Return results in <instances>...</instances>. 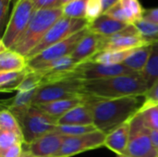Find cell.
<instances>
[{
	"label": "cell",
	"mask_w": 158,
	"mask_h": 157,
	"mask_svg": "<svg viewBox=\"0 0 158 157\" xmlns=\"http://www.w3.org/2000/svg\"><path fill=\"white\" fill-rule=\"evenodd\" d=\"M143 96H129L110 100H99L88 96L86 103L94 115L95 128L105 134L131 121L140 111Z\"/></svg>",
	"instance_id": "obj_1"
},
{
	"label": "cell",
	"mask_w": 158,
	"mask_h": 157,
	"mask_svg": "<svg viewBox=\"0 0 158 157\" xmlns=\"http://www.w3.org/2000/svg\"><path fill=\"white\" fill-rule=\"evenodd\" d=\"M148 89V84L142 73L82 81L84 94L99 100L143 96Z\"/></svg>",
	"instance_id": "obj_2"
},
{
	"label": "cell",
	"mask_w": 158,
	"mask_h": 157,
	"mask_svg": "<svg viewBox=\"0 0 158 157\" xmlns=\"http://www.w3.org/2000/svg\"><path fill=\"white\" fill-rule=\"evenodd\" d=\"M62 17V7L36 10L26 31L12 50L27 58L28 55L40 43L53 25Z\"/></svg>",
	"instance_id": "obj_3"
},
{
	"label": "cell",
	"mask_w": 158,
	"mask_h": 157,
	"mask_svg": "<svg viewBox=\"0 0 158 157\" xmlns=\"http://www.w3.org/2000/svg\"><path fill=\"white\" fill-rule=\"evenodd\" d=\"M12 114L19 123L24 144H30L38 138L54 131L57 126V119L43 112L35 105Z\"/></svg>",
	"instance_id": "obj_4"
},
{
	"label": "cell",
	"mask_w": 158,
	"mask_h": 157,
	"mask_svg": "<svg viewBox=\"0 0 158 157\" xmlns=\"http://www.w3.org/2000/svg\"><path fill=\"white\" fill-rule=\"evenodd\" d=\"M35 11L31 0H19L13 6L8 23L0 41L7 49H13L19 41Z\"/></svg>",
	"instance_id": "obj_5"
},
{
	"label": "cell",
	"mask_w": 158,
	"mask_h": 157,
	"mask_svg": "<svg viewBox=\"0 0 158 157\" xmlns=\"http://www.w3.org/2000/svg\"><path fill=\"white\" fill-rule=\"evenodd\" d=\"M88 24L89 22L85 19H70L63 16L53 25L40 43L28 55L27 60L54 44L68 39L78 31L86 29Z\"/></svg>",
	"instance_id": "obj_6"
},
{
	"label": "cell",
	"mask_w": 158,
	"mask_h": 157,
	"mask_svg": "<svg viewBox=\"0 0 158 157\" xmlns=\"http://www.w3.org/2000/svg\"><path fill=\"white\" fill-rule=\"evenodd\" d=\"M82 81L65 80L41 85L37 88L32 100V105H39L62 99L84 97Z\"/></svg>",
	"instance_id": "obj_7"
},
{
	"label": "cell",
	"mask_w": 158,
	"mask_h": 157,
	"mask_svg": "<svg viewBox=\"0 0 158 157\" xmlns=\"http://www.w3.org/2000/svg\"><path fill=\"white\" fill-rule=\"evenodd\" d=\"M131 157H158V151L152 143L150 130L138 113L131 120L130 141L126 155Z\"/></svg>",
	"instance_id": "obj_8"
},
{
	"label": "cell",
	"mask_w": 158,
	"mask_h": 157,
	"mask_svg": "<svg viewBox=\"0 0 158 157\" xmlns=\"http://www.w3.org/2000/svg\"><path fill=\"white\" fill-rule=\"evenodd\" d=\"M88 29L78 31L68 39L54 44L53 46L45 49L42 53L28 59V68L31 70H41L49 63L57 60L61 57L70 56L77 47L81 40L88 32Z\"/></svg>",
	"instance_id": "obj_9"
},
{
	"label": "cell",
	"mask_w": 158,
	"mask_h": 157,
	"mask_svg": "<svg viewBox=\"0 0 158 157\" xmlns=\"http://www.w3.org/2000/svg\"><path fill=\"white\" fill-rule=\"evenodd\" d=\"M136 73L127 68L126 66L119 65H104L86 61L79 64L72 71L70 80H76L80 81H89L101 80L106 78H111L121 75H129Z\"/></svg>",
	"instance_id": "obj_10"
},
{
	"label": "cell",
	"mask_w": 158,
	"mask_h": 157,
	"mask_svg": "<svg viewBox=\"0 0 158 157\" xmlns=\"http://www.w3.org/2000/svg\"><path fill=\"white\" fill-rule=\"evenodd\" d=\"M148 43L142 36L138 28L131 24L119 32L108 36H102L100 52L127 51L145 46Z\"/></svg>",
	"instance_id": "obj_11"
},
{
	"label": "cell",
	"mask_w": 158,
	"mask_h": 157,
	"mask_svg": "<svg viewBox=\"0 0 158 157\" xmlns=\"http://www.w3.org/2000/svg\"><path fill=\"white\" fill-rule=\"evenodd\" d=\"M106 137V134L98 130L83 135L65 137L61 149L55 157H71L100 148L104 146Z\"/></svg>",
	"instance_id": "obj_12"
},
{
	"label": "cell",
	"mask_w": 158,
	"mask_h": 157,
	"mask_svg": "<svg viewBox=\"0 0 158 157\" xmlns=\"http://www.w3.org/2000/svg\"><path fill=\"white\" fill-rule=\"evenodd\" d=\"M64 140L65 136L54 130L30 144H25L26 150L33 157H55L61 149Z\"/></svg>",
	"instance_id": "obj_13"
},
{
	"label": "cell",
	"mask_w": 158,
	"mask_h": 157,
	"mask_svg": "<svg viewBox=\"0 0 158 157\" xmlns=\"http://www.w3.org/2000/svg\"><path fill=\"white\" fill-rule=\"evenodd\" d=\"M102 36L88 31L70 55L79 64L88 61L100 52Z\"/></svg>",
	"instance_id": "obj_14"
},
{
	"label": "cell",
	"mask_w": 158,
	"mask_h": 157,
	"mask_svg": "<svg viewBox=\"0 0 158 157\" xmlns=\"http://www.w3.org/2000/svg\"><path fill=\"white\" fill-rule=\"evenodd\" d=\"M131 121L112 130L106 137L104 146L117 155H126L130 141Z\"/></svg>",
	"instance_id": "obj_15"
},
{
	"label": "cell",
	"mask_w": 158,
	"mask_h": 157,
	"mask_svg": "<svg viewBox=\"0 0 158 157\" xmlns=\"http://www.w3.org/2000/svg\"><path fill=\"white\" fill-rule=\"evenodd\" d=\"M128 26L129 24L120 22L106 14H103L94 21L89 22L87 29L90 32L94 34L103 37H108L119 32L120 31L126 29Z\"/></svg>",
	"instance_id": "obj_16"
},
{
	"label": "cell",
	"mask_w": 158,
	"mask_h": 157,
	"mask_svg": "<svg viewBox=\"0 0 158 157\" xmlns=\"http://www.w3.org/2000/svg\"><path fill=\"white\" fill-rule=\"evenodd\" d=\"M57 125H76L92 126L94 124V115L90 105L85 102L57 119Z\"/></svg>",
	"instance_id": "obj_17"
},
{
	"label": "cell",
	"mask_w": 158,
	"mask_h": 157,
	"mask_svg": "<svg viewBox=\"0 0 158 157\" xmlns=\"http://www.w3.org/2000/svg\"><path fill=\"white\" fill-rule=\"evenodd\" d=\"M88 99V96L84 97H75V98H69V99H62L47 104H43L37 106L43 112L46 113L47 115L51 116L52 118L58 119L69 110L73 109L74 107L84 104Z\"/></svg>",
	"instance_id": "obj_18"
},
{
	"label": "cell",
	"mask_w": 158,
	"mask_h": 157,
	"mask_svg": "<svg viewBox=\"0 0 158 157\" xmlns=\"http://www.w3.org/2000/svg\"><path fill=\"white\" fill-rule=\"evenodd\" d=\"M153 53V44H147L145 46L136 48L133 53L122 63L132 71L136 73H142L145 70L151 56Z\"/></svg>",
	"instance_id": "obj_19"
},
{
	"label": "cell",
	"mask_w": 158,
	"mask_h": 157,
	"mask_svg": "<svg viewBox=\"0 0 158 157\" xmlns=\"http://www.w3.org/2000/svg\"><path fill=\"white\" fill-rule=\"evenodd\" d=\"M27 58L12 49L0 53V72L21 71L27 68Z\"/></svg>",
	"instance_id": "obj_20"
},
{
	"label": "cell",
	"mask_w": 158,
	"mask_h": 157,
	"mask_svg": "<svg viewBox=\"0 0 158 157\" xmlns=\"http://www.w3.org/2000/svg\"><path fill=\"white\" fill-rule=\"evenodd\" d=\"M29 68H25L21 71H6L0 72V90L3 93H8L17 91L25 76L27 75Z\"/></svg>",
	"instance_id": "obj_21"
},
{
	"label": "cell",
	"mask_w": 158,
	"mask_h": 157,
	"mask_svg": "<svg viewBox=\"0 0 158 157\" xmlns=\"http://www.w3.org/2000/svg\"><path fill=\"white\" fill-rule=\"evenodd\" d=\"M36 90L37 89L26 92H17L16 95L11 100H6V105H3L2 106L8 109L11 113L25 110L32 105V100Z\"/></svg>",
	"instance_id": "obj_22"
},
{
	"label": "cell",
	"mask_w": 158,
	"mask_h": 157,
	"mask_svg": "<svg viewBox=\"0 0 158 157\" xmlns=\"http://www.w3.org/2000/svg\"><path fill=\"white\" fill-rule=\"evenodd\" d=\"M111 51V52H99L91 57L88 61L104 64V65H119L122 64L134 51Z\"/></svg>",
	"instance_id": "obj_23"
},
{
	"label": "cell",
	"mask_w": 158,
	"mask_h": 157,
	"mask_svg": "<svg viewBox=\"0 0 158 157\" xmlns=\"http://www.w3.org/2000/svg\"><path fill=\"white\" fill-rule=\"evenodd\" d=\"M0 130L13 132L19 135L24 141L23 134H22L19 121L8 109L4 108V107L2 108L0 112Z\"/></svg>",
	"instance_id": "obj_24"
},
{
	"label": "cell",
	"mask_w": 158,
	"mask_h": 157,
	"mask_svg": "<svg viewBox=\"0 0 158 157\" xmlns=\"http://www.w3.org/2000/svg\"><path fill=\"white\" fill-rule=\"evenodd\" d=\"M143 76L149 88L158 81V42L153 43V53L145 70L143 72Z\"/></svg>",
	"instance_id": "obj_25"
},
{
	"label": "cell",
	"mask_w": 158,
	"mask_h": 157,
	"mask_svg": "<svg viewBox=\"0 0 158 157\" xmlns=\"http://www.w3.org/2000/svg\"><path fill=\"white\" fill-rule=\"evenodd\" d=\"M88 0H74L62 6L63 16L70 19H85Z\"/></svg>",
	"instance_id": "obj_26"
},
{
	"label": "cell",
	"mask_w": 158,
	"mask_h": 157,
	"mask_svg": "<svg viewBox=\"0 0 158 157\" xmlns=\"http://www.w3.org/2000/svg\"><path fill=\"white\" fill-rule=\"evenodd\" d=\"M42 82H43L42 72L39 70H31V68H29L27 75L25 76L21 84L18 88L17 92H26V91L35 90L42 85Z\"/></svg>",
	"instance_id": "obj_27"
},
{
	"label": "cell",
	"mask_w": 158,
	"mask_h": 157,
	"mask_svg": "<svg viewBox=\"0 0 158 157\" xmlns=\"http://www.w3.org/2000/svg\"><path fill=\"white\" fill-rule=\"evenodd\" d=\"M140 31L143 39L150 44L158 42V24L151 23L143 19L134 24Z\"/></svg>",
	"instance_id": "obj_28"
},
{
	"label": "cell",
	"mask_w": 158,
	"mask_h": 157,
	"mask_svg": "<svg viewBox=\"0 0 158 157\" xmlns=\"http://www.w3.org/2000/svg\"><path fill=\"white\" fill-rule=\"evenodd\" d=\"M97 130L94 125L92 126H76V125H57L55 131L57 133L65 136V137H70V136H79L87 134L93 131Z\"/></svg>",
	"instance_id": "obj_29"
},
{
	"label": "cell",
	"mask_w": 158,
	"mask_h": 157,
	"mask_svg": "<svg viewBox=\"0 0 158 157\" xmlns=\"http://www.w3.org/2000/svg\"><path fill=\"white\" fill-rule=\"evenodd\" d=\"M118 2L122 5L133 24L143 19L144 9L142 7L139 0H119Z\"/></svg>",
	"instance_id": "obj_30"
},
{
	"label": "cell",
	"mask_w": 158,
	"mask_h": 157,
	"mask_svg": "<svg viewBox=\"0 0 158 157\" xmlns=\"http://www.w3.org/2000/svg\"><path fill=\"white\" fill-rule=\"evenodd\" d=\"M104 14L113 18L116 20H118L120 22H123V23H126V24H129V25L133 24L132 20L131 19V18L127 14L126 10L124 9V7L122 6V5L119 2L116 3L111 7H109Z\"/></svg>",
	"instance_id": "obj_31"
},
{
	"label": "cell",
	"mask_w": 158,
	"mask_h": 157,
	"mask_svg": "<svg viewBox=\"0 0 158 157\" xmlns=\"http://www.w3.org/2000/svg\"><path fill=\"white\" fill-rule=\"evenodd\" d=\"M143 123L150 130H158V105L139 113Z\"/></svg>",
	"instance_id": "obj_32"
},
{
	"label": "cell",
	"mask_w": 158,
	"mask_h": 157,
	"mask_svg": "<svg viewBox=\"0 0 158 157\" xmlns=\"http://www.w3.org/2000/svg\"><path fill=\"white\" fill-rule=\"evenodd\" d=\"M144 97V102L143 106L141 107L139 113L158 105V81H156L146 92V93L143 95Z\"/></svg>",
	"instance_id": "obj_33"
},
{
	"label": "cell",
	"mask_w": 158,
	"mask_h": 157,
	"mask_svg": "<svg viewBox=\"0 0 158 157\" xmlns=\"http://www.w3.org/2000/svg\"><path fill=\"white\" fill-rule=\"evenodd\" d=\"M18 143L24 144L23 139L20 138L19 135L10 131L0 130V151L6 150Z\"/></svg>",
	"instance_id": "obj_34"
},
{
	"label": "cell",
	"mask_w": 158,
	"mask_h": 157,
	"mask_svg": "<svg viewBox=\"0 0 158 157\" xmlns=\"http://www.w3.org/2000/svg\"><path fill=\"white\" fill-rule=\"evenodd\" d=\"M103 14L104 10L101 0H88L86 6V19L88 22L94 21Z\"/></svg>",
	"instance_id": "obj_35"
},
{
	"label": "cell",
	"mask_w": 158,
	"mask_h": 157,
	"mask_svg": "<svg viewBox=\"0 0 158 157\" xmlns=\"http://www.w3.org/2000/svg\"><path fill=\"white\" fill-rule=\"evenodd\" d=\"M10 1L12 0H0V31L2 35L4 34L6 25L8 23L7 15Z\"/></svg>",
	"instance_id": "obj_36"
},
{
	"label": "cell",
	"mask_w": 158,
	"mask_h": 157,
	"mask_svg": "<svg viewBox=\"0 0 158 157\" xmlns=\"http://www.w3.org/2000/svg\"><path fill=\"white\" fill-rule=\"evenodd\" d=\"M34 4L35 9H49L62 7L61 0H31Z\"/></svg>",
	"instance_id": "obj_37"
},
{
	"label": "cell",
	"mask_w": 158,
	"mask_h": 157,
	"mask_svg": "<svg viewBox=\"0 0 158 157\" xmlns=\"http://www.w3.org/2000/svg\"><path fill=\"white\" fill-rule=\"evenodd\" d=\"M22 153H23V143H18L6 150H1L0 157H21Z\"/></svg>",
	"instance_id": "obj_38"
},
{
	"label": "cell",
	"mask_w": 158,
	"mask_h": 157,
	"mask_svg": "<svg viewBox=\"0 0 158 157\" xmlns=\"http://www.w3.org/2000/svg\"><path fill=\"white\" fill-rule=\"evenodd\" d=\"M143 19L151 23L158 24V8L144 9Z\"/></svg>",
	"instance_id": "obj_39"
},
{
	"label": "cell",
	"mask_w": 158,
	"mask_h": 157,
	"mask_svg": "<svg viewBox=\"0 0 158 157\" xmlns=\"http://www.w3.org/2000/svg\"><path fill=\"white\" fill-rule=\"evenodd\" d=\"M150 137L153 145L158 151V130H150Z\"/></svg>",
	"instance_id": "obj_40"
},
{
	"label": "cell",
	"mask_w": 158,
	"mask_h": 157,
	"mask_svg": "<svg viewBox=\"0 0 158 157\" xmlns=\"http://www.w3.org/2000/svg\"><path fill=\"white\" fill-rule=\"evenodd\" d=\"M101 1H102V5H103V10L105 13L109 7H111L116 3H118L119 0H101Z\"/></svg>",
	"instance_id": "obj_41"
},
{
	"label": "cell",
	"mask_w": 158,
	"mask_h": 157,
	"mask_svg": "<svg viewBox=\"0 0 158 157\" xmlns=\"http://www.w3.org/2000/svg\"><path fill=\"white\" fill-rule=\"evenodd\" d=\"M72 1H74V0H61V3H62V6H64V5H66L69 2H72Z\"/></svg>",
	"instance_id": "obj_42"
},
{
	"label": "cell",
	"mask_w": 158,
	"mask_h": 157,
	"mask_svg": "<svg viewBox=\"0 0 158 157\" xmlns=\"http://www.w3.org/2000/svg\"><path fill=\"white\" fill-rule=\"evenodd\" d=\"M117 157H131L129 155H117Z\"/></svg>",
	"instance_id": "obj_43"
},
{
	"label": "cell",
	"mask_w": 158,
	"mask_h": 157,
	"mask_svg": "<svg viewBox=\"0 0 158 157\" xmlns=\"http://www.w3.org/2000/svg\"><path fill=\"white\" fill-rule=\"evenodd\" d=\"M19 1V0H12V3H13V6H15V5H16V4H17V3H18Z\"/></svg>",
	"instance_id": "obj_44"
}]
</instances>
